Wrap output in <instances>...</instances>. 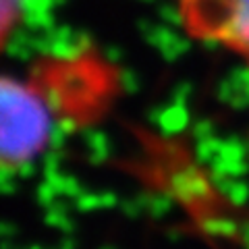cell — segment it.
Returning a JSON list of instances; mask_svg holds the SVG:
<instances>
[{"label":"cell","instance_id":"cell-1","mask_svg":"<svg viewBox=\"0 0 249 249\" xmlns=\"http://www.w3.org/2000/svg\"><path fill=\"white\" fill-rule=\"evenodd\" d=\"M121 88L119 69L96 48L52 52L0 85V162L21 173L48 152L60 131L108 112Z\"/></svg>","mask_w":249,"mask_h":249},{"label":"cell","instance_id":"cell-2","mask_svg":"<svg viewBox=\"0 0 249 249\" xmlns=\"http://www.w3.org/2000/svg\"><path fill=\"white\" fill-rule=\"evenodd\" d=\"M196 42L232 54L249 75V0H170Z\"/></svg>","mask_w":249,"mask_h":249},{"label":"cell","instance_id":"cell-3","mask_svg":"<svg viewBox=\"0 0 249 249\" xmlns=\"http://www.w3.org/2000/svg\"><path fill=\"white\" fill-rule=\"evenodd\" d=\"M23 6H25V0H2V11H0V17H2V29H0L2 44L11 40L15 29H19L23 19Z\"/></svg>","mask_w":249,"mask_h":249}]
</instances>
